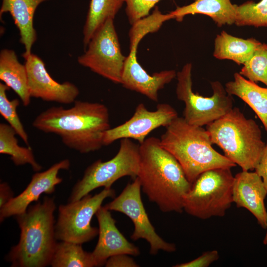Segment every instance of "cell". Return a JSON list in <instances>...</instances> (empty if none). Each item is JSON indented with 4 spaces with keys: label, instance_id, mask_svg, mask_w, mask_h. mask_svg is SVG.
<instances>
[{
    "label": "cell",
    "instance_id": "52a82bcc",
    "mask_svg": "<svg viewBox=\"0 0 267 267\" xmlns=\"http://www.w3.org/2000/svg\"><path fill=\"white\" fill-rule=\"evenodd\" d=\"M139 163V144L129 138L121 139L118 152L114 157L105 162L97 160L86 169L82 179L73 187L69 201L78 200L100 187L111 188L122 177L130 176L135 179Z\"/></svg>",
    "mask_w": 267,
    "mask_h": 267
},
{
    "label": "cell",
    "instance_id": "f546056e",
    "mask_svg": "<svg viewBox=\"0 0 267 267\" xmlns=\"http://www.w3.org/2000/svg\"><path fill=\"white\" fill-rule=\"evenodd\" d=\"M220 256L217 250H214L203 253L195 259L180 264H177L175 267H207L212 263L217 261Z\"/></svg>",
    "mask_w": 267,
    "mask_h": 267
},
{
    "label": "cell",
    "instance_id": "e0dca14e",
    "mask_svg": "<svg viewBox=\"0 0 267 267\" xmlns=\"http://www.w3.org/2000/svg\"><path fill=\"white\" fill-rule=\"evenodd\" d=\"M267 195L262 179L255 172L242 170L235 175L232 186L233 202L237 207L249 211L265 229L267 221L265 205Z\"/></svg>",
    "mask_w": 267,
    "mask_h": 267
},
{
    "label": "cell",
    "instance_id": "d4e9b609",
    "mask_svg": "<svg viewBox=\"0 0 267 267\" xmlns=\"http://www.w3.org/2000/svg\"><path fill=\"white\" fill-rule=\"evenodd\" d=\"M50 265L52 267H96L91 253L85 251L82 244L65 241L56 243Z\"/></svg>",
    "mask_w": 267,
    "mask_h": 267
},
{
    "label": "cell",
    "instance_id": "1f68e13d",
    "mask_svg": "<svg viewBox=\"0 0 267 267\" xmlns=\"http://www.w3.org/2000/svg\"><path fill=\"white\" fill-rule=\"evenodd\" d=\"M254 170L262 178L264 186L267 191V139L262 156Z\"/></svg>",
    "mask_w": 267,
    "mask_h": 267
},
{
    "label": "cell",
    "instance_id": "7402d4cb",
    "mask_svg": "<svg viewBox=\"0 0 267 267\" xmlns=\"http://www.w3.org/2000/svg\"><path fill=\"white\" fill-rule=\"evenodd\" d=\"M261 44L254 38L244 39L223 31L217 35L215 40L213 55L217 59L230 60L240 65L251 57Z\"/></svg>",
    "mask_w": 267,
    "mask_h": 267
},
{
    "label": "cell",
    "instance_id": "2e32d148",
    "mask_svg": "<svg viewBox=\"0 0 267 267\" xmlns=\"http://www.w3.org/2000/svg\"><path fill=\"white\" fill-rule=\"evenodd\" d=\"M98 228V240L91 252L96 267L102 266L108 258L118 254L136 256L140 251L137 247L130 242L116 225V221L105 206H101L95 214Z\"/></svg>",
    "mask_w": 267,
    "mask_h": 267
},
{
    "label": "cell",
    "instance_id": "4316f807",
    "mask_svg": "<svg viewBox=\"0 0 267 267\" xmlns=\"http://www.w3.org/2000/svg\"><path fill=\"white\" fill-rule=\"evenodd\" d=\"M250 81L260 82L267 87V44L261 43L239 73Z\"/></svg>",
    "mask_w": 267,
    "mask_h": 267
},
{
    "label": "cell",
    "instance_id": "3957f363",
    "mask_svg": "<svg viewBox=\"0 0 267 267\" xmlns=\"http://www.w3.org/2000/svg\"><path fill=\"white\" fill-rule=\"evenodd\" d=\"M53 198L29 206L16 216L20 229L19 242L13 246L6 259L13 267H44L50 265L56 244Z\"/></svg>",
    "mask_w": 267,
    "mask_h": 267
},
{
    "label": "cell",
    "instance_id": "83f0119b",
    "mask_svg": "<svg viewBox=\"0 0 267 267\" xmlns=\"http://www.w3.org/2000/svg\"><path fill=\"white\" fill-rule=\"evenodd\" d=\"M9 89V88L5 84L0 83V114L27 146H29L28 134L17 112V108L20 104V101L17 98L11 100L8 99L6 91Z\"/></svg>",
    "mask_w": 267,
    "mask_h": 267
},
{
    "label": "cell",
    "instance_id": "6da1fadb",
    "mask_svg": "<svg viewBox=\"0 0 267 267\" xmlns=\"http://www.w3.org/2000/svg\"><path fill=\"white\" fill-rule=\"evenodd\" d=\"M32 126L58 135L69 148L88 153L103 146L104 134L110 128L109 112L102 103L76 100L70 108L53 106L44 111Z\"/></svg>",
    "mask_w": 267,
    "mask_h": 267
},
{
    "label": "cell",
    "instance_id": "30bf717a",
    "mask_svg": "<svg viewBox=\"0 0 267 267\" xmlns=\"http://www.w3.org/2000/svg\"><path fill=\"white\" fill-rule=\"evenodd\" d=\"M126 56L121 52L114 19H107L94 33L78 62L116 84H121Z\"/></svg>",
    "mask_w": 267,
    "mask_h": 267
},
{
    "label": "cell",
    "instance_id": "277c9868",
    "mask_svg": "<svg viewBox=\"0 0 267 267\" xmlns=\"http://www.w3.org/2000/svg\"><path fill=\"white\" fill-rule=\"evenodd\" d=\"M166 128L160 143L178 160L190 183L206 171L236 166L213 148L208 132L202 127L191 125L178 116Z\"/></svg>",
    "mask_w": 267,
    "mask_h": 267
},
{
    "label": "cell",
    "instance_id": "9c48e42d",
    "mask_svg": "<svg viewBox=\"0 0 267 267\" xmlns=\"http://www.w3.org/2000/svg\"><path fill=\"white\" fill-rule=\"evenodd\" d=\"M115 196L111 187L104 188L93 196L89 194L78 200L60 205L55 223L56 239L80 244L91 241L98 234V229L90 224L92 218L106 198Z\"/></svg>",
    "mask_w": 267,
    "mask_h": 267
},
{
    "label": "cell",
    "instance_id": "484cf974",
    "mask_svg": "<svg viewBox=\"0 0 267 267\" xmlns=\"http://www.w3.org/2000/svg\"><path fill=\"white\" fill-rule=\"evenodd\" d=\"M238 26L267 27V0L245 2L237 5L235 23Z\"/></svg>",
    "mask_w": 267,
    "mask_h": 267
},
{
    "label": "cell",
    "instance_id": "8fae6325",
    "mask_svg": "<svg viewBox=\"0 0 267 267\" xmlns=\"http://www.w3.org/2000/svg\"><path fill=\"white\" fill-rule=\"evenodd\" d=\"M141 189L137 177L126 185L119 195L104 206L109 211L122 213L131 219L134 227L131 238L134 241L139 239L146 240L150 245L151 254L155 255L160 250L175 252L176 245L163 240L151 224L142 201Z\"/></svg>",
    "mask_w": 267,
    "mask_h": 267
},
{
    "label": "cell",
    "instance_id": "603a6c76",
    "mask_svg": "<svg viewBox=\"0 0 267 267\" xmlns=\"http://www.w3.org/2000/svg\"><path fill=\"white\" fill-rule=\"evenodd\" d=\"M124 3V0H90L83 29L85 49L96 30L107 19H114Z\"/></svg>",
    "mask_w": 267,
    "mask_h": 267
},
{
    "label": "cell",
    "instance_id": "5b68a950",
    "mask_svg": "<svg viewBox=\"0 0 267 267\" xmlns=\"http://www.w3.org/2000/svg\"><path fill=\"white\" fill-rule=\"evenodd\" d=\"M212 144L242 171L254 170L266 147L258 124L237 107L206 126Z\"/></svg>",
    "mask_w": 267,
    "mask_h": 267
},
{
    "label": "cell",
    "instance_id": "44dd1931",
    "mask_svg": "<svg viewBox=\"0 0 267 267\" xmlns=\"http://www.w3.org/2000/svg\"><path fill=\"white\" fill-rule=\"evenodd\" d=\"M0 79L18 95L24 106L30 104L26 68L20 63L13 50L0 51Z\"/></svg>",
    "mask_w": 267,
    "mask_h": 267
},
{
    "label": "cell",
    "instance_id": "7c38bea8",
    "mask_svg": "<svg viewBox=\"0 0 267 267\" xmlns=\"http://www.w3.org/2000/svg\"><path fill=\"white\" fill-rule=\"evenodd\" d=\"M178 117L177 111L169 104H158L155 110L150 111L140 103L129 120L104 133L103 146L123 138L134 139L141 144L150 132L160 127H167Z\"/></svg>",
    "mask_w": 267,
    "mask_h": 267
},
{
    "label": "cell",
    "instance_id": "4fadbf2b",
    "mask_svg": "<svg viewBox=\"0 0 267 267\" xmlns=\"http://www.w3.org/2000/svg\"><path fill=\"white\" fill-rule=\"evenodd\" d=\"M25 59L31 97L67 104L76 100L79 89L76 85L69 82L60 83L55 81L38 56L31 53Z\"/></svg>",
    "mask_w": 267,
    "mask_h": 267
},
{
    "label": "cell",
    "instance_id": "5bb4252c",
    "mask_svg": "<svg viewBox=\"0 0 267 267\" xmlns=\"http://www.w3.org/2000/svg\"><path fill=\"white\" fill-rule=\"evenodd\" d=\"M70 162L64 159L52 165L47 170L35 173L26 188L0 208V222L6 218L25 212L31 203L37 201L43 193L51 194L56 185L62 181L58 176L61 170H68Z\"/></svg>",
    "mask_w": 267,
    "mask_h": 267
},
{
    "label": "cell",
    "instance_id": "836d02e7",
    "mask_svg": "<svg viewBox=\"0 0 267 267\" xmlns=\"http://www.w3.org/2000/svg\"><path fill=\"white\" fill-rule=\"evenodd\" d=\"M266 229H267V232L263 240V243L264 245H267V226H266Z\"/></svg>",
    "mask_w": 267,
    "mask_h": 267
},
{
    "label": "cell",
    "instance_id": "ba28073f",
    "mask_svg": "<svg viewBox=\"0 0 267 267\" xmlns=\"http://www.w3.org/2000/svg\"><path fill=\"white\" fill-rule=\"evenodd\" d=\"M192 65L187 63L177 73V98L185 107L183 118L189 124L203 127L219 119L233 108V99L219 81L211 83L213 94L205 97L192 90Z\"/></svg>",
    "mask_w": 267,
    "mask_h": 267
},
{
    "label": "cell",
    "instance_id": "9a60e30c",
    "mask_svg": "<svg viewBox=\"0 0 267 267\" xmlns=\"http://www.w3.org/2000/svg\"><path fill=\"white\" fill-rule=\"evenodd\" d=\"M138 45L130 44V53L126 56L121 84L129 89L139 92L151 100L158 101V91L176 76L174 70H165L150 75L137 61Z\"/></svg>",
    "mask_w": 267,
    "mask_h": 267
},
{
    "label": "cell",
    "instance_id": "f1b7e54d",
    "mask_svg": "<svg viewBox=\"0 0 267 267\" xmlns=\"http://www.w3.org/2000/svg\"><path fill=\"white\" fill-rule=\"evenodd\" d=\"M126 4V12L132 25L146 17L150 10L160 0H124Z\"/></svg>",
    "mask_w": 267,
    "mask_h": 267
},
{
    "label": "cell",
    "instance_id": "8992f818",
    "mask_svg": "<svg viewBox=\"0 0 267 267\" xmlns=\"http://www.w3.org/2000/svg\"><path fill=\"white\" fill-rule=\"evenodd\" d=\"M234 177L228 168H216L202 173L185 194L183 210L203 220L224 216L233 203Z\"/></svg>",
    "mask_w": 267,
    "mask_h": 267
},
{
    "label": "cell",
    "instance_id": "d6986e66",
    "mask_svg": "<svg viewBox=\"0 0 267 267\" xmlns=\"http://www.w3.org/2000/svg\"><path fill=\"white\" fill-rule=\"evenodd\" d=\"M237 5L230 0H195L192 3L177 8L170 13L178 22L187 15L204 14L209 16L219 27L235 23Z\"/></svg>",
    "mask_w": 267,
    "mask_h": 267
},
{
    "label": "cell",
    "instance_id": "cb8c5ba5",
    "mask_svg": "<svg viewBox=\"0 0 267 267\" xmlns=\"http://www.w3.org/2000/svg\"><path fill=\"white\" fill-rule=\"evenodd\" d=\"M17 134L9 125L0 124V153L8 155L16 166L30 164L33 170L38 172L42 167L36 160L31 147H23L18 143Z\"/></svg>",
    "mask_w": 267,
    "mask_h": 267
},
{
    "label": "cell",
    "instance_id": "7a4b0ae2",
    "mask_svg": "<svg viewBox=\"0 0 267 267\" xmlns=\"http://www.w3.org/2000/svg\"><path fill=\"white\" fill-rule=\"evenodd\" d=\"M139 154L137 177L142 191L161 211L182 213L184 197L192 183L179 162L155 137L139 144Z\"/></svg>",
    "mask_w": 267,
    "mask_h": 267
},
{
    "label": "cell",
    "instance_id": "4dcf8cb0",
    "mask_svg": "<svg viewBox=\"0 0 267 267\" xmlns=\"http://www.w3.org/2000/svg\"><path fill=\"white\" fill-rule=\"evenodd\" d=\"M106 267H137L139 266L127 254H118L108 259L105 264Z\"/></svg>",
    "mask_w": 267,
    "mask_h": 267
},
{
    "label": "cell",
    "instance_id": "d6a6232c",
    "mask_svg": "<svg viewBox=\"0 0 267 267\" xmlns=\"http://www.w3.org/2000/svg\"><path fill=\"white\" fill-rule=\"evenodd\" d=\"M13 198V192L7 182L0 184V208Z\"/></svg>",
    "mask_w": 267,
    "mask_h": 267
},
{
    "label": "cell",
    "instance_id": "ac0fdd59",
    "mask_svg": "<svg viewBox=\"0 0 267 267\" xmlns=\"http://www.w3.org/2000/svg\"><path fill=\"white\" fill-rule=\"evenodd\" d=\"M46 0H2L0 18L5 12L12 16L20 33V41L24 45V59L32 53V47L37 40L33 24L35 11L40 4Z\"/></svg>",
    "mask_w": 267,
    "mask_h": 267
},
{
    "label": "cell",
    "instance_id": "ffe728a7",
    "mask_svg": "<svg viewBox=\"0 0 267 267\" xmlns=\"http://www.w3.org/2000/svg\"><path fill=\"white\" fill-rule=\"evenodd\" d=\"M233 77V81L225 84L226 91L247 103L257 115L267 132V87H260L239 73H234Z\"/></svg>",
    "mask_w": 267,
    "mask_h": 267
}]
</instances>
